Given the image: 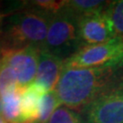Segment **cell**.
Wrapping results in <instances>:
<instances>
[{
    "instance_id": "cell-18",
    "label": "cell",
    "mask_w": 123,
    "mask_h": 123,
    "mask_svg": "<svg viewBox=\"0 0 123 123\" xmlns=\"http://www.w3.org/2000/svg\"><path fill=\"white\" fill-rule=\"evenodd\" d=\"M2 114V99H1V97H0V116Z\"/></svg>"
},
{
    "instance_id": "cell-4",
    "label": "cell",
    "mask_w": 123,
    "mask_h": 123,
    "mask_svg": "<svg viewBox=\"0 0 123 123\" xmlns=\"http://www.w3.org/2000/svg\"><path fill=\"white\" fill-rule=\"evenodd\" d=\"M78 18L65 7L50 20L47 38L41 49L65 60L78 50L79 41Z\"/></svg>"
},
{
    "instance_id": "cell-20",
    "label": "cell",
    "mask_w": 123,
    "mask_h": 123,
    "mask_svg": "<svg viewBox=\"0 0 123 123\" xmlns=\"http://www.w3.org/2000/svg\"><path fill=\"white\" fill-rule=\"evenodd\" d=\"M0 6H1V4H0Z\"/></svg>"
},
{
    "instance_id": "cell-5",
    "label": "cell",
    "mask_w": 123,
    "mask_h": 123,
    "mask_svg": "<svg viewBox=\"0 0 123 123\" xmlns=\"http://www.w3.org/2000/svg\"><path fill=\"white\" fill-rule=\"evenodd\" d=\"M88 123H123V87L105 90L87 108Z\"/></svg>"
},
{
    "instance_id": "cell-10",
    "label": "cell",
    "mask_w": 123,
    "mask_h": 123,
    "mask_svg": "<svg viewBox=\"0 0 123 123\" xmlns=\"http://www.w3.org/2000/svg\"><path fill=\"white\" fill-rule=\"evenodd\" d=\"M24 90L18 89L17 91L6 94L1 98L2 99V114L1 116L7 123L21 122V97Z\"/></svg>"
},
{
    "instance_id": "cell-17",
    "label": "cell",
    "mask_w": 123,
    "mask_h": 123,
    "mask_svg": "<svg viewBox=\"0 0 123 123\" xmlns=\"http://www.w3.org/2000/svg\"><path fill=\"white\" fill-rule=\"evenodd\" d=\"M0 123H7V122L5 120V119L2 117V116H0Z\"/></svg>"
},
{
    "instance_id": "cell-12",
    "label": "cell",
    "mask_w": 123,
    "mask_h": 123,
    "mask_svg": "<svg viewBox=\"0 0 123 123\" xmlns=\"http://www.w3.org/2000/svg\"><path fill=\"white\" fill-rule=\"evenodd\" d=\"M18 89L21 88L15 71L3 57H0V97Z\"/></svg>"
},
{
    "instance_id": "cell-14",
    "label": "cell",
    "mask_w": 123,
    "mask_h": 123,
    "mask_svg": "<svg viewBox=\"0 0 123 123\" xmlns=\"http://www.w3.org/2000/svg\"><path fill=\"white\" fill-rule=\"evenodd\" d=\"M105 13L112 24L116 37H123V0L110 2Z\"/></svg>"
},
{
    "instance_id": "cell-15",
    "label": "cell",
    "mask_w": 123,
    "mask_h": 123,
    "mask_svg": "<svg viewBox=\"0 0 123 123\" xmlns=\"http://www.w3.org/2000/svg\"><path fill=\"white\" fill-rule=\"evenodd\" d=\"M48 123H83V120L76 110L60 105L53 112Z\"/></svg>"
},
{
    "instance_id": "cell-13",
    "label": "cell",
    "mask_w": 123,
    "mask_h": 123,
    "mask_svg": "<svg viewBox=\"0 0 123 123\" xmlns=\"http://www.w3.org/2000/svg\"><path fill=\"white\" fill-rule=\"evenodd\" d=\"M61 105L55 90L46 93L41 98L39 116L35 123H48L51 115L57 107Z\"/></svg>"
},
{
    "instance_id": "cell-19",
    "label": "cell",
    "mask_w": 123,
    "mask_h": 123,
    "mask_svg": "<svg viewBox=\"0 0 123 123\" xmlns=\"http://www.w3.org/2000/svg\"><path fill=\"white\" fill-rule=\"evenodd\" d=\"M0 57H1V49H0Z\"/></svg>"
},
{
    "instance_id": "cell-7",
    "label": "cell",
    "mask_w": 123,
    "mask_h": 123,
    "mask_svg": "<svg viewBox=\"0 0 123 123\" xmlns=\"http://www.w3.org/2000/svg\"><path fill=\"white\" fill-rule=\"evenodd\" d=\"M79 39L88 45L103 44L116 37L105 10L78 18Z\"/></svg>"
},
{
    "instance_id": "cell-3",
    "label": "cell",
    "mask_w": 123,
    "mask_h": 123,
    "mask_svg": "<svg viewBox=\"0 0 123 123\" xmlns=\"http://www.w3.org/2000/svg\"><path fill=\"white\" fill-rule=\"evenodd\" d=\"M123 63V37L98 45H86L64 60V68H113Z\"/></svg>"
},
{
    "instance_id": "cell-6",
    "label": "cell",
    "mask_w": 123,
    "mask_h": 123,
    "mask_svg": "<svg viewBox=\"0 0 123 123\" xmlns=\"http://www.w3.org/2000/svg\"><path fill=\"white\" fill-rule=\"evenodd\" d=\"M40 49L31 46L16 51L1 52V57L15 71L19 87L23 90L35 81Z\"/></svg>"
},
{
    "instance_id": "cell-1",
    "label": "cell",
    "mask_w": 123,
    "mask_h": 123,
    "mask_svg": "<svg viewBox=\"0 0 123 123\" xmlns=\"http://www.w3.org/2000/svg\"><path fill=\"white\" fill-rule=\"evenodd\" d=\"M52 17L37 7L0 11L1 52L31 46L42 49Z\"/></svg>"
},
{
    "instance_id": "cell-9",
    "label": "cell",
    "mask_w": 123,
    "mask_h": 123,
    "mask_svg": "<svg viewBox=\"0 0 123 123\" xmlns=\"http://www.w3.org/2000/svg\"><path fill=\"white\" fill-rule=\"evenodd\" d=\"M49 91L37 83L31 84L21 97V122L35 123L39 116L41 98Z\"/></svg>"
},
{
    "instance_id": "cell-16",
    "label": "cell",
    "mask_w": 123,
    "mask_h": 123,
    "mask_svg": "<svg viewBox=\"0 0 123 123\" xmlns=\"http://www.w3.org/2000/svg\"><path fill=\"white\" fill-rule=\"evenodd\" d=\"M31 6L44 11L46 13L54 16L60 12L65 7L67 1H56V0H38L31 1Z\"/></svg>"
},
{
    "instance_id": "cell-2",
    "label": "cell",
    "mask_w": 123,
    "mask_h": 123,
    "mask_svg": "<svg viewBox=\"0 0 123 123\" xmlns=\"http://www.w3.org/2000/svg\"><path fill=\"white\" fill-rule=\"evenodd\" d=\"M112 75L111 68H64L54 90L61 105L81 111L105 91Z\"/></svg>"
},
{
    "instance_id": "cell-8",
    "label": "cell",
    "mask_w": 123,
    "mask_h": 123,
    "mask_svg": "<svg viewBox=\"0 0 123 123\" xmlns=\"http://www.w3.org/2000/svg\"><path fill=\"white\" fill-rule=\"evenodd\" d=\"M64 69V59L44 49H40L37 72L35 83L43 86L48 91L55 89L62 71Z\"/></svg>"
},
{
    "instance_id": "cell-11",
    "label": "cell",
    "mask_w": 123,
    "mask_h": 123,
    "mask_svg": "<svg viewBox=\"0 0 123 123\" xmlns=\"http://www.w3.org/2000/svg\"><path fill=\"white\" fill-rule=\"evenodd\" d=\"M110 2L99 0H72L67 1L65 8L77 18L104 11Z\"/></svg>"
}]
</instances>
